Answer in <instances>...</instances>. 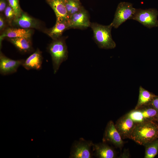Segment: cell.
<instances>
[{"mask_svg": "<svg viewBox=\"0 0 158 158\" xmlns=\"http://www.w3.org/2000/svg\"><path fill=\"white\" fill-rule=\"evenodd\" d=\"M158 11L156 9L136 8L130 19L137 21L144 26L150 29L158 26Z\"/></svg>", "mask_w": 158, "mask_h": 158, "instance_id": "obj_4", "label": "cell"}, {"mask_svg": "<svg viewBox=\"0 0 158 158\" xmlns=\"http://www.w3.org/2000/svg\"><path fill=\"white\" fill-rule=\"evenodd\" d=\"M41 53L37 49L24 60L22 66L27 70L41 69L42 62Z\"/></svg>", "mask_w": 158, "mask_h": 158, "instance_id": "obj_14", "label": "cell"}, {"mask_svg": "<svg viewBox=\"0 0 158 158\" xmlns=\"http://www.w3.org/2000/svg\"><path fill=\"white\" fill-rule=\"evenodd\" d=\"M139 91L138 99L135 109L150 105L153 98L157 96L141 86L140 87Z\"/></svg>", "mask_w": 158, "mask_h": 158, "instance_id": "obj_17", "label": "cell"}, {"mask_svg": "<svg viewBox=\"0 0 158 158\" xmlns=\"http://www.w3.org/2000/svg\"><path fill=\"white\" fill-rule=\"evenodd\" d=\"M129 139L145 146L158 139V125L156 121L136 124Z\"/></svg>", "mask_w": 158, "mask_h": 158, "instance_id": "obj_1", "label": "cell"}, {"mask_svg": "<svg viewBox=\"0 0 158 158\" xmlns=\"http://www.w3.org/2000/svg\"><path fill=\"white\" fill-rule=\"evenodd\" d=\"M69 29L68 21L59 22L56 21L55 25L48 32V35L53 40L61 37L63 32Z\"/></svg>", "mask_w": 158, "mask_h": 158, "instance_id": "obj_18", "label": "cell"}, {"mask_svg": "<svg viewBox=\"0 0 158 158\" xmlns=\"http://www.w3.org/2000/svg\"><path fill=\"white\" fill-rule=\"evenodd\" d=\"M94 155L99 158H114L116 157L115 151L111 147L104 143L93 144Z\"/></svg>", "mask_w": 158, "mask_h": 158, "instance_id": "obj_13", "label": "cell"}, {"mask_svg": "<svg viewBox=\"0 0 158 158\" xmlns=\"http://www.w3.org/2000/svg\"><path fill=\"white\" fill-rule=\"evenodd\" d=\"M78 0V1H79V0Z\"/></svg>", "mask_w": 158, "mask_h": 158, "instance_id": "obj_28", "label": "cell"}, {"mask_svg": "<svg viewBox=\"0 0 158 158\" xmlns=\"http://www.w3.org/2000/svg\"><path fill=\"white\" fill-rule=\"evenodd\" d=\"M90 27L92 30L95 42L99 48L111 49L116 47V43L111 34L113 26L111 23L104 25L97 23H91Z\"/></svg>", "mask_w": 158, "mask_h": 158, "instance_id": "obj_2", "label": "cell"}, {"mask_svg": "<svg viewBox=\"0 0 158 158\" xmlns=\"http://www.w3.org/2000/svg\"><path fill=\"white\" fill-rule=\"evenodd\" d=\"M49 1L56 15V21H68L69 16L64 0H49Z\"/></svg>", "mask_w": 158, "mask_h": 158, "instance_id": "obj_12", "label": "cell"}, {"mask_svg": "<svg viewBox=\"0 0 158 158\" xmlns=\"http://www.w3.org/2000/svg\"><path fill=\"white\" fill-rule=\"evenodd\" d=\"M10 41L19 51L26 52L31 49L32 45L30 39L24 38H10Z\"/></svg>", "mask_w": 158, "mask_h": 158, "instance_id": "obj_19", "label": "cell"}, {"mask_svg": "<svg viewBox=\"0 0 158 158\" xmlns=\"http://www.w3.org/2000/svg\"><path fill=\"white\" fill-rule=\"evenodd\" d=\"M69 18L75 13L79 11L83 7L79 1L64 0Z\"/></svg>", "mask_w": 158, "mask_h": 158, "instance_id": "obj_21", "label": "cell"}, {"mask_svg": "<svg viewBox=\"0 0 158 158\" xmlns=\"http://www.w3.org/2000/svg\"><path fill=\"white\" fill-rule=\"evenodd\" d=\"M150 105L158 111V96L155 97L151 101Z\"/></svg>", "mask_w": 158, "mask_h": 158, "instance_id": "obj_24", "label": "cell"}, {"mask_svg": "<svg viewBox=\"0 0 158 158\" xmlns=\"http://www.w3.org/2000/svg\"><path fill=\"white\" fill-rule=\"evenodd\" d=\"M13 22L22 28H37L39 26V23L36 20L22 12L19 16L15 18Z\"/></svg>", "mask_w": 158, "mask_h": 158, "instance_id": "obj_16", "label": "cell"}, {"mask_svg": "<svg viewBox=\"0 0 158 158\" xmlns=\"http://www.w3.org/2000/svg\"><path fill=\"white\" fill-rule=\"evenodd\" d=\"M156 122H157V125H158V117L157 118V119L156 120Z\"/></svg>", "mask_w": 158, "mask_h": 158, "instance_id": "obj_27", "label": "cell"}, {"mask_svg": "<svg viewBox=\"0 0 158 158\" xmlns=\"http://www.w3.org/2000/svg\"><path fill=\"white\" fill-rule=\"evenodd\" d=\"M4 19L2 17L0 16V29L1 30L4 27Z\"/></svg>", "mask_w": 158, "mask_h": 158, "instance_id": "obj_26", "label": "cell"}, {"mask_svg": "<svg viewBox=\"0 0 158 158\" xmlns=\"http://www.w3.org/2000/svg\"><path fill=\"white\" fill-rule=\"evenodd\" d=\"M4 14L6 17L9 19H11L15 16L14 11L10 6H7L4 10Z\"/></svg>", "mask_w": 158, "mask_h": 158, "instance_id": "obj_23", "label": "cell"}, {"mask_svg": "<svg viewBox=\"0 0 158 158\" xmlns=\"http://www.w3.org/2000/svg\"><path fill=\"white\" fill-rule=\"evenodd\" d=\"M136 124L126 114L116 122L115 126L122 139L128 138Z\"/></svg>", "mask_w": 158, "mask_h": 158, "instance_id": "obj_9", "label": "cell"}, {"mask_svg": "<svg viewBox=\"0 0 158 158\" xmlns=\"http://www.w3.org/2000/svg\"><path fill=\"white\" fill-rule=\"evenodd\" d=\"M24 60H14L7 57L1 53L0 56V73L5 75L16 72L18 68L22 65Z\"/></svg>", "mask_w": 158, "mask_h": 158, "instance_id": "obj_11", "label": "cell"}, {"mask_svg": "<svg viewBox=\"0 0 158 158\" xmlns=\"http://www.w3.org/2000/svg\"><path fill=\"white\" fill-rule=\"evenodd\" d=\"M112 121H109L106 127L103 139V142H109L116 147L121 148L124 142Z\"/></svg>", "mask_w": 158, "mask_h": 158, "instance_id": "obj_10", "label": "cell"}, {"mask_svg": "<svg viewBox=\"0 0 158 158\" xmlns=\"http://www.w3.org/2000/svg\"><path fill=\"white\" fill-rule=\"evenodd\" d=\"M6 3L4 0L0 1V11L2 12L4 11L6 8Z\"/></svg>", "mask_w": 158, "mask_h": 158, "instance_id": "obj_25", "label": "cell"}, {"mask_svg": "<svg viewBox=\"0 0 158 158\" xmlns=\"http://www.w3.org/2000/svg\"><path fill=\"white\" fill-rule=\"evenodd\" d=\"M69 29H85L90 27V22L88 11L83 7L78 12L72 15L68 21Z\"/></svg>", "mask_w": 158, "mask_h": 158, "instance_id": "obj_8", "label": "cell"}, {"mask_svg": "<svg viewBox=\"0 0 158 158\" xmlns=\"http://www.w3.org/2000/svg\"><path fill=\"white\" fill-rule=\"evenodd\" d=\"M145 158H153L158 153V139L145 145Z\"/></svg>", "mask_w": 158, "mask_h": 158, "instance_id": "obj_20", "label": "cell"}, {"mask_svg": "<svg viewBox=\"0 0 158 158\" xmlns=\"http://www.w3.org/2000/svg\"><path fill=\"white\" fill-rule=\"evenodd\" d=\"M135 9L131 3L125 2L120 3L116 8L113 20L111 23L113 27L117 28L127 20L130 19Z\"/></svg>", "mask_w": 158, "mask_h": 158, "instance_id": "obj_6", "label": "cell"}, {"mask_svg": "<svg viewBox=\"0 0 158 158\" xmlns=\"http://www.w3.org/2000/svg\"><path fill=\"white\" fill-rule=\"evenodd\" d=\"M52 59L54 72L56 74L62 63L68 58V51L64 38L53 40L48 47Z\"/></svg>", "mask_w": 158, "mask_h": 158, "instance_id": "obj_3", "label": "cell"}, {"mask_svg": "<svg viewBox=\"0 0 158 158\" xmlns=\"http://www.w3.org/2000/svg\"><path fill=\"white\" fill-rule=\"evenodd\" d=\"M10 6L13 10L15 18L19 16L22 11L19 4V0H8Z\"/></svg>", "mask_w": 158, "mask_h": 158, "instance_id": "obj_22", "label": "cell"}, {"mask_svg": "<svg viewBox=\"0 0 158 158\" xmlns=\"http://www.w3.org/2000/svg\"><path fill=\"white\" fill-rule=\"evenodd\" d=\"M32 34V30L29 29L8 28L0 36V44L2 40L5 37L9 38H24L30 39Z\"/></svg>", "mask_w": 158, "mask_h": 158, "instance_id": "obj_15", "label": "cell"}, {"mask_svg": "<svg viewBox=\"0 0 158 158\" xmlns=\"http://www.w3.org/2000/svg\"><path fill=\"white\" fill-rule=\"evenodd\" d=\"M136 123L150 121H156L158 111L150 105L134 109L127 114Z\"/></svg>", "mask_w": 158, "mask_h": 158, "instance_id": "obj_5", "label": "cell"}, {"mask_svg": "<svg viewBox=\"0 0 158 158\" xmlns=\"http://www.w3.org/2000/svg\"><path fill=\"white\" fill-rule=\"evenodd\" d=\"M93 143L91 141L86 140L81 138L78 141H75L71 149V158H91L92 157L91 148Z\"/></svg>", "mask_w": 158, "mask_h": 158, "instance_id": "obj_7", "label": "cell"}]
</instances>
